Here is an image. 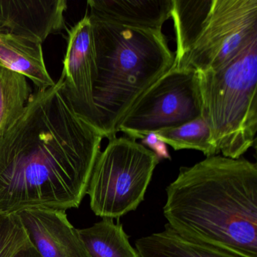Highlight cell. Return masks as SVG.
Listing matches in <instances>:
<instances>
[{
  "instance_id": "obj_10",
  "label": "cell",
  "mask_w": 257,
  "mask_h": 257,
  "mask_svg": "<svg viewBox=\"0 0 257 257\" xmlns=\"http://www.w3.org/2000/svg\"><path fill=\"white\" fill-rule=\"evenodd\" d=\"M16 214L42 257H90L65 210L34 208Z\"/></svg>"
},
{
  "instance_id": "obj_6",
  "label": "cell",
  "mask_w": 257,
  "mask_h": 257,
  "mask_svg": "<svg viewBox=\"0 0 257 257\" xmlns=\"http://www.w3.org/2000/svg\"><path fill=\"white\" fill-rule=\"evenodd\" d=\"M201 114L195 70L174 66L137 100L118 132L135 141L142 140L150 133L193 121Z\"/></svg>"
},
{
  "instance_id": "obj_4",
  "label": "cell",
  "mask_w": 257,
  "mask_h": 257,
  "mask_svg": "<svg viewBox=\"0 0 257 257\" xmlns=\"http://www.w3.org/2000/svg\"><path fill=\"white\" fill-rule=\"evenodd\" d=\"M201 116L222 156L237 159L255 145L257 132V39L228 65L195 71Z\"/></svg>"
},
{
  "instance_id": "obj_11",
  "label": "cell",
  "mask_w": 257,
  "mask_h": 257,
  "mask_svg": "<svg viewBox=\"0 0 257 257\" xmlns=\"http://www.w3.org/2000/svg\"><path fill=\"white\" fill-rule=\"evenodd\" d=\"M89 16L129 28L162 31L173 0H89Z\"/></svg>"
},
{
  "instance_id": "obj_14",
  "label": "cell",
  "mask_w": 257,
  "mask_h": 257,
  "mask_svg": "<svg viewBox=\"0 0 257 257\" xmlns=\"http://www.w3.org/2000/svg\"><path fill=\"white\" fill-rule=\"evenodd\" d=\"M213 3V0H173L171 18L177 43L175 66L181 63L199 37Z\"/></svg>"
},
{
  "instance_id": "obj_9",
  "label": "cell",
  "mask_w": 257,
  "mask_h": 257,
  "mask_svg": "<svg viewBox=\"0 0 257 257\" xmlns=\"http://www.w3.org/2000/svg\"><path fill=\"white\" fill-rule=\"evenodd\" d=\"M66 0H0V33L43 44L66 27Z\"/></svg>"
},
{
  "instance_id": "obj_5",
  "label": "cell",
  "mask_w": 257,
  "mask_h": 257,
  "mask_svg": "<svg viewBox=\"0 0 257 257\" xmlns=\"http://www.w3.org/2000/svg\"><path fill=\"white\" fill-rule=\"evenodd\" d=\"M160 159L135 140H110L96 159L86 195L94 214L115 219L138 208Z\"/></svg>"
},
{
  "instance_id": "obj_2",
  "label": "cell",
  "mask_w": 257,
  "mask_h": 257,
  "mask_svg": "<svg viewBox=\"0 0 257 257\" xmlns=\"http://www.w3.org/2000/svg\"><path fill=\"white\" fill-rule=\"evenodd\" d=\"M163 213L176 232L243 257H257V165L209 156L181 167Z\"/></svg>"
},
{
  "instance_id": "obj_8",
  "label": "cell",
  "mask_w": 257,
  "mask_h": 257,
  "mask_svg": "<svg viewBox=\"0 0 257 257\" xmlns=\"http://www.w3.org/2000/svg\"><path fill=\"white\" fill-rule=\"evenodd\" d=\"M67 31L68 41L61 75L64 78V94L75 112L102 134L100 115L94 100L97 66L92 26L88 15Z\"/></svg>"
},
{
  "instance_id": "obj_16",
  "label": "cell",
  "mask_w": 257,
  "mask_h": 257,
  "mask_svg": "<svg viewBox=\"0 0 257 257\" xmlns=\"http://www.w3.org/2000/svg\"><path fill=\"white\" fill-rule=\"evenodd\" d=\"M31 95L25 76L0 67V135L20 117Z\"/></svg>"
},
{
  "instance_id": "obj_20",
  "label": "cell",
  "mask_w": 257,
  "mask_h": 257,
  "mask_svg": "<svg viewBox=\"0 0 257 257\" xmlns=\"http://www.w3.org/2000/svg\"><path fill=\"white\" fill-rule=\"evenodd\" d=\"M16 257H42L33 245L25 248Z\"/></svg>"
},
{
  "instance_id": "obj_1",
  "label": "cell",
  "mask_w": 257,
  "mask_h": 257,
  "mask_svg": "<svg viewBox=\"0 0 257 257\" xmlns=\"http://www.w3.org/2000/svg\"><path fill=\"white\" fill-rule=\"evenodd\" d=\"M103 138L73 110L62 76L32 94L0 135V213L78 208Z\"/></svg>"
},
{
  "instance_id": "obj_17",
  "label": "cell",
  "mask_w": 257,
  "mask_h": 257,
  "mask_svg": "<svg viewBox=\"0 0 257 257\" xmlns=\"http://www.w3.org/2000/svg\"><path fill=\"white\" fill-rule=\"evenodd\" d=\"M154 133L161 141L176 151L198 150L207 157L216 156L219 153L212 144L208 124L201 116L178 127L162 129Z\"/></svg>"
},
{
  "instance_id": "obj_19",
  "label": "cell",
  "mask_w": 257,
  "mask_h": 257,
  "mask_svg": "<svg viewBox=\"0 0 257 257\" xmlns=\"http://www.w3.org/2000/svg\"><path fill=\"white\" fill-rule=\"evenodd\" d=\"M141 144L155 153L159 159H171L168 147L165 143L161 141L156 133H150L141 140Z\"/></svg>"
},
{
  "instance_id": "obj_13",
  "label": "cell",
  "mask_w": 257,
  "mask_h": 257,
  "mask_svg": "<svg viewBox=\"0 0 257 257\" xmlns=\"http://www.w3.org/2000/svg\"><path fill=\"white\" fill-rule=\"evenodd\" d=\"M140 257H243L183 237L165 225V230L135 242Z\"/></svg>"
},
{
  "instance_id": "obj_3",
  "label": "cell",
  "mask_w": 257,
  "mask_h": 257,
  "mask_svg": "<svg viewBox=\"0 0 257 257\" xmlns=\"http://www.w3.org/2000/svg\"><path fill=\"white\" fill-rule=\"evenodd\" d=\"M88 16L97 66L94 103L102 134L110 141L137 100L175 66V52L162 31L129 28Z\"/></svg>"
},
{
  "instance_id": "obj_7",
  "label": "cell",
  "mask_w": 257,
  "mask_h": 257,
  "mask_svg": "<svg viewBox=\"0 0 257 257\" xmlns=\"http://www.w3.org/2000/svg\"><path fill=\"white\" fill-rule=\"evenodd\" d=\"M257 39V0H213L199 37L180 64L195 71L218 70Z\"/></svg>"
},
{
  "instance_id": "obj_18",
  "label": "cell",
  "mask_w": 257,
  "mask_h": 257,
  "mask_svg": "<svg viewBox=\"0 0 257 257\" xmlns=\"http://www.w3.org/2000/svg\"><path fill=\"white\" fill-rule=\"evenodd\" d=\"M32 245L16 213H0V257H16Z\"/></svg>"
},
{
  "instance_id": "obj_12",
  "label": "cell",
  "mask_w": 257,
  "mask_h": 257,
  "mask_svg": "<svg viewBox=\"0 0 257 257\" xmlns=\"http://www.w3.org/2000/svg\"><path fill=\"white\" fill-rule=\"evenodd\" d=\"M41 43L7 33H0V67L23 75L38 90L55 84L45 64Z\"/></svg>"
},
{
  "instance_id": "obj_15",
  "label": "cell",
  "mask_w": 257,
  "mask_h": 257,
  "mask_svg": "<svg viewBox=\"0 0 257 257\" xmlns=\"http://www.w3.org/2000/svg\"><path fill=\"white\" fill-rule=\"evenodd\" d=\"M90 257H140L119 222L103 218L88 228L77 229Z\"/></svg>"
}]
</instances>
